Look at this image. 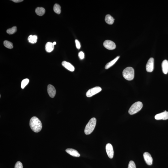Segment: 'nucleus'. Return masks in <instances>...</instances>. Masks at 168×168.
I'll use <instances>...</instances> for the list:
<instances>
[{"mask_svg": "<svg viewBox=\"0 0 168 168\" xmlns=\"http://www.w3.org/2000/svg\"><path fill=\"white\" fill-rule=\"evenodd\" d=\"M103 46L105 48L109 50H114L116 48V45L114 42L110 40L105 41L103 43Z\"/></svg>", "mask_w": 168, "mask_h": 168, "instance_id": "423d86ee", "label": "nucleus"}, {"mask_svg": "<svg viewBox=\"0 0 168 168\" xmlns=\"http://www.w3.org/2000/svg\"><path fill=\"white\" fill-rule=\"evenodd\" d=\"M17 31V27L14 26L12 28H11V29H8L7 31V33L9 34H13L16 33Z\"/></svg>", "mask_w": 168, "mask_h": 168, "instance_id": "4be33fe9", "label": "nucleus"}, {"mask_svg": "<svg viewBox=\"0 0 168 168\" xmlns=\"http://www.w3.org/2000/svg\"><path fill=\"white\" fill-rule=\"evenodd\" d=\"M29 125L32 130L35 132H39L42 130V124L41 121L36 116H33L31 119Z\"/></svg>", "mask_w": 168, "mask_h": 168, "instance_id": "f257e3e1", "label": "nucleus"}, {"mask_svg": "<svg viewBox=\"0 0 168 168\" xmlns=\"http://www.w3.org/2000/svg\"><path fill=\"white\" fill-rule=\"evenodd\" d=\"M65 151L67 153L73 157H79L80 156V154L78 151L74 149L68 148Z\"/></svg>", "mask_w": 168, "mask_h": 168, "instance_id": "f8f14e48", "label": "nucleus"}, {"mask_svg": "<svg viewBox=\"0 0 168 168\" xmlns=\"http://www.w3.org/2000/svg\"><path fill=\"white\" fill-rule=\"evenodd\" d=\"M128 168H136L135 163L133 161H129Z\"/></svg>", "mask_w": 168, "mask_h": 168, "instance_id": "b1692460", "label": "nucleus"}, {"mask_svg": "<svg viewBox=\"0 0 168 168\" xmlns=\"http://www.w3.org/2000/svg\"><path fill=\"white\" fill-rule=\"evenodd\" d=\"M4 44L6 48L10 49H12L13 48V43L9 41H5L4 42Z\"/></svg>", "mask_w": 168, "mask_h": 168, "instance_id": "412c9836", "label": "nucleus"}, {"mask_svg": "<svg viewBox=\"0 0 168 168\" xmlns=\"http://www.w3.org/2000/svg\"><path fill=\"white\" fill-rule=\"evenodd\" d=\"M106 149L108 156L110 158L112 159L114 156V150L113 147L112 145L110 143H107L106 145Z\"/></svg>", "mask_w": 168, "mask_h": 168, "instance_id": "6e6552de", "label": "nucleus"}, {"mask_svg": "<svg viewBox=\"0 0 168 168\" xmlns=\"http://www.w3.org/2000/svg\"><path fill=\"white\" fill-rule=\"evenodd\" d=\"M53 43L54 45H56V42H54Z\"/></svg>", "mask_w": 168, "mask_h": 168, "instance_id": "c85d7f7f", "label": "nucleus"}, {"mask_svg": "<svg viewBox=\"0 0 168 168\" xmlns=\"http://www.w3.org/2000/svg\"><path fill=\"white\" fill-rule=\"evenodd\" d=\"M102 90V88L100 87H95L89 89L86 93V96L88 97H91L99 93Z\"/></svg>", "mask_w": 168, "mask_h": 168, "instance_id": "39448f33", "label": "nucleus"}, {"mask_svg": "<svg viewBox=\"0 0 168 168\" xmlns=\"http://www.w3.org/2000/svg\"><path fill=\"white\" fill-rule=\"evenodd\" d=\"M53 10L56 13L60 14L61 13V7L58 4H56L54 6Z\"/></svg>", "mask_w": 168, "mask_h": 168, "instance_id": "aec40b11", "label": "nucleus"}, {"mask_svg": "<svg viewBox=\"0 0 168 168\" xmlns=\"http://www.w3.org/2000/svg\"><path fill=\"white\" fill-rule=\"evenodd\" d=\"M143 104L141 102L139 101L136 102L131 106L128 112L129 114L134 115L140 111L143 107Z\"/></svg>", "mask_w": 168, "mask_h": 168, "instance_id": "20e7f679", "label": "nucleus"}, {"mask_svg": "<svg viewBox=\"0 0 168 168\" xmlns=\"http://www.w3.org/2000/svg\"><path fill=\"white\" fill-rule=\"evenodd\" d=\"M75 42L76 43V45L77 48L78 49H79L81 47V45L80 42L78 41L77 40H75Z\"/></svg>", "mask_w": 168, "mask_h": 168, "instance_id": "bb28decb", "label": "nucleus"}, {"mask_svg": "<svg viewBox=\"0 0 168 168\" xmlns=\"http://www.w3.org/2000/svg\"><path fill=\"white\" fill-rule=\"evenodd\" d=\"M143 157L146 163L149 165H152V158L151 155L148 152H145L143 154Z\"/></svg>", "mask_w": 168, "mask_h": 168, "instance_id": "9d476101", "label": "nucleus"}, {"mask_svg": "<svg viewBox=\"0 0 168 168\" xmlns=\"http://www.w3.org/2000/svg\"><path fill=\"white\" fill-rule=\"evenodd\" d=\"M53 43L51 42H48L46 44L45 46L46 50L47 52H51L54 49V46Z\"/></svg>", "mask_w": 168, "mask_h": 168, "instance_id": "2eb2a0df", "label": "nucleus"}, {"mask_svg": "<svg viewBox=\"0 0 168 168\" xmlns=\"http://www.w3.org/2000/svg\"><path fill=\"white\" fill-rule=\"evenodd\" d=\"M156 120H166L168 119V112L165 111L161 113L157 114L155 116Z\"/></svg>", "mask_w": 168, "mask_h": 168, "instance_id": "1a4fd4ad", "label": "nucleus"}, {"mask_svg": "<svg viewBox=\"0 0 168 168\" xmlns=\"http://www.w3.org/2000/svg\"><path fill=\"white\" fill-rule=\"evenodd\" d=\"M22 163L20 161H18L15 164V168H23Z\"/></svg>", "mask_w": 168, "mask_h": 168, "instance_id": "393cba45", "label": "nucleus"}, {"mask_svg": "<svg viewBox=\"0 0 168 168\" xmlns=\"http://www.w3.org/2000/svg\"><path fill=\"white\" fill-rule=\"evenodd\" d=\"M96 122H97V120L96 118H93L91 119L85 128V134L86 135L91 134L94 130L96 125Z\"/></svg>", "mask_w": 168, "mask_h": 168, "instance_id": "f03ea898", "label": "nucleus"}, {"mask_svg": "<svg viewBox=\"0 0 168 168\" xmlns=\"http://www.w3.org/2000/svg\"><path fill=\"white\" fill-rule=\"evenodd\" d=\"M29 82V80L28 79H24L22 81L21 84V87L22 89H24L26 86L27 85Z\"/></svg>", "mask_w": 168, "mask_h": 168, "instance_id": "5701e85b", "label": "nucleus"}, {"mask_svg": "<svg viewBox=\"0 0 168 168\" xmlns=\"http://www.w3.org/2000/svg\"><path fill=\"white\" fill-rule=\"evenodd\" d=\"M62 65L63 66L69 71L73 72L75 70L74 67L70 63L67 62V61H63Z\"/></svg>", "mask_w": 168, "mask_h": 168, "instance_id": "ddd939ff", "label": "nucleus"}, {"mask_svg": "<svg viewBox=\"0 0 168 168\" xmlns=\"http://www.w3.org/2000/svg\"><path fill=\"white\" fill-rule=\"evenodd\" d=\"M123 76L126 80L131 81L134 78V71L132 67H128L124 69L123 71Z\"/></svg>", "mask_w": 168, "mask_h": 168, "instance_id": "7ed1b4c3", "label": "nucleus"}, {"mask_svg": "<svg viewBox=\"0 0 168 168\" xmlns=\"http://www.w3.org/2000/svg\"><path fill=\"white\" fill-rule=\"evenodd\" d=\"M38 37L36 35H30L28 38V40L30 43L34 44L36 43L37 42Z\"/></svg>", "mask_w": 168, "mask_h": 168, "instance_id": "6ab92c4d", "label": "nucleus"}, {"mask_svg": "<svg viewBox=\"0 0 168 168\" xmlns=\"http://www.w3.org/2000/svg\"><path fill=\"white\" fill-rule=\"evenodd\" d=\"M79 56L80 59L83 60L84 58V53L82 52H80L79 53Z\"/></svg>", "mask_w": 168, "mask_h": 168, "instance_id": "a878e982", "label": "nucleus"}, {"mask_svg": "<svg viewBox=\"0 0 168 168\" xmlns=\"http://www.w3.org/2000/svg\"><path fill=\"white\" fill-rule=\"evenodd\" d=\"M161 67L163 73L167 74L168 72V61L167 60H165L162 61Z\"/></svg>", "mask_w": 168, "mask_h": 168, "instance_id": "4468645a", "label": "nucleus"}, {"mask_svg": "<svg viewBox=\"0 0 168 168\" xmlns=\"http://www.w3.org/2000/svg\"><path fill=\"white\" fill-rule=\"evenodd\" d=\"M154 60L153 58H151L148 60L146 65V70L147 72H151L154 69Z\"/></svg>", "mask_w": 168, "mask_h": 168, "instance_id": "0eeeda50", "label": "nucleus"}, {"mask_svg": "<svg viewBox=\"0 0 168 168\" xmlns=\"http://www.w3.org/2000/svg\"><path fill=\"white\" fill-rule=\"evenodd\" d=\"M12 1H13L14 2L17 3L21 2L23 1V0H12Z\"/></svg>", "mask_w": 168, "mask_h": 168, "instance_id": "cd10ccee", "label": "nucleus"}, {"mask_svg": "<svg viewBox=\"0 0 168 168\" xmlns=\"http://www.w3.org/2000/svg\"><path fill=\"white\" fill-rule=\"evenodd\" d=\"M115 19L109 15H107L105 17V21L108 24L111 25L113 24Z\"/></svg>", "mask_w": 168, "mask_h": 168, "instance_id": "dca6fc26", "label": "nucleus"}, {"mask_svg": "<svg viewBox=\"0 0 168 168\" xmlns=\"http://www.w3.org/2000/svg\"><path fill=\"white\" fill-rule=\"evenodd\" d=\"M47 92L50 97L54 98L56 95V89L52 85L49 84L47 87Z\"/></svg>", "mask_w": 168, "mask_h": 168, "instance_id": "9b49d317", "label": "nucleus"}, {"mask_svg": "<svg viewBox=\"0 0 168 168\" xmlns=\"http://www.w3.org/2000/svg\"><path fill=\"white\" fill-rule=\"evenodd\" d=\"M120 58V56H117L116 58L114 59L112 61H110V62L108 63L105 65V68L106 69H108L111 66H112L117 61V60Z\"/></svg>", "mask_w": 168, "mask_h": 168, "instance_id": "f3484780", "label": "nucleus"}, {"mask_svg": "<svg viewBox=\"0 0 168 168\" xmlns=\"http://www.w3.org/2000/svg\"><path fill=\"white\" fill-rule=\"evenodd\" d=\"M35 12L37 15L39 16H43L45 13V10L43 8L38 7L36 9Z\"/></svg>", "mask_w": 168, "mask_h": 168, "instance_id": "a211bd4d", "label": "nucleus"}]
</instances>
